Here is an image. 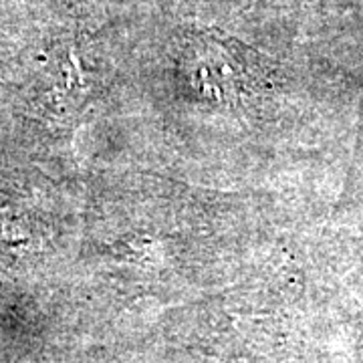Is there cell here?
Wrapping results in <instances>:
<instances>
[{"label":"cell","mask_w":363,"mask_h":363,"mask_svg":"<svg viewBox=\"0 0 363 363\" xmlns=\"http://www.w3.org/2000/svg\"><path fill=\"white\" fill-rule=\"evenodd\" d=\"M198 73L202 77V87H214L216 93H240L255 91L257 59L242 43L210 30L202 35L200 43V65Z\"/></svg>","instance_id":"6da1fadb"}]
</instances>
